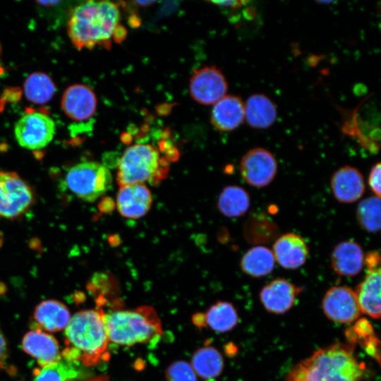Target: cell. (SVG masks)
Listing matches in <instances>:
<instances>
[{
    "label": "cell",
    "mask_w": 381,
    "mask_h": 381,
    "mask_svg": "<svg viewBox=\"0 0 381 381\" xmlns=\"http://www.w3.org/2000/svg\"><path fill=\"white\" fill-rule=\"evenodd\" d=\"M119 20L120 11L115 3L88 1L71 10L67 32L78 49H92L97 46L109 49L120 26Z\"/></svg>",
    "instance_id": "cell-1"
},
{
    "label": "cell",
    "mask_w": 381,
    "mask_h": 381,
    "mask_svg": "<svg viewBox=\"0 0 381 381\" xmlns=\"http://www.w3.org/2000/svg\"><path fill=\"white\" fill-rule=\"evenodd\" d=\"M353 347L337 342L318 349L294 367L286 381H360L365 368Z\"/></svg>",
    "instance_id": "cell-2"
},
{
    "label": "cell",
    "mask_w": 381,
    "mask_h": 381,
    "mask_svg": "<svg viewBox=\"0 0 381 381\" xmlns=\"http://www.w3.org/2000/svg\"><path fill=\"white\" fill-rule=\"evenodd\" d=\"M67 348L62 352L67 361H80L92 366L107 357L109 344L104 311L89 309L75 313L65 330Z\"/></svg>",
    "instance_id": "cell-3"
},
{
    "label": "cell",
    "mask_w": 381,
    "mask_h": 381,
    "mask_svg": "<svg viewBox=\"0 0 381 381\" xmlns=\"http://www.w3.org/2000/svg\"><path fill=\"white\" fill-rule=\"evenodd\" d=\"M104 323L109 343L120 346L157 341L162 333L157 313L146 306L104 313Z\"/></svg>",
    "instance_id": "cell-4"
},
{
    "label": "cell",
    "mask_w": 381,
    "mask_h": 381,
    "mask_svg": "<svg viewBox=\"0 0 381 381\" xmlns=\"http://www.w3.org/2000/svg\"><path fill=\"white\" fill-rule=\"evenodd\" d=\"M158 150L150 144H135L123 153L118 164L117 182L120 186L144 183L161 171Z\"/></svg>",
    "instance_id": "cell-5"
},
{
    "label": "cell",
    "mask_w": 381,
    "mask_h": 381,
    "mask_svg": "<svg viewBox=\"0 0 381 381\" xmlns=\"http://www.w3.org/2000/svg\"><path fill=\"white\" fill-rule=\"evenodd\" d=\"M68 188L80 199L93 202L112 186L109 169L97 162H85L71 167L66 175Z\"/></svg>",
    "instance_id": "cell-6"
},
{
    "label": "cell",
    "mask_w": 381,
    "mask_h": 381,
    "mask_svg": "<svg viewBox=\"0 0 381 381\" xmlns=\"http://www.w3.org/2000/svg\"><path fill=\"white\" fill-rule=\"evenodd\" d=\"M35 200L31 186L18 174L0 171V217L16 219L25 214Z\"/></svg>",
    "instance_id": "cell-7"
},
{
    "label": "cell",
    "mask_w": 381,
    "mask_h": 381,
    "mask_svg": "<svg viewBox=\"0 0 381 381\" xmlns=\"http://www.w3.org/2000/svg\"><path fill=\"white\" fill-rule=\"evenodd\" d=\"M56 133V125L47 114L31 111L20 117L14 126V134L20 146L28 150H40L48 145Z\"/></svg>",
    "instance_id": "cell-8"
},
{
    "label": "cell",
    "mask_w": 381,
    "mask_h": 381,
    "mask_svg": "<svg viewBox=\"0 0 381 381\" xmlns=\"http://www.w3.org/2000/svg\"><path fill=\"white\" fill-rule=\"evenodd\" d=\"M277 161L272 153L263 147L248 150L240 162V173L243 181L255 188L268 186L277 172Z\"/></svg>",
    "instance_id": "cell-9"
},
{
    "label": "cell",
    "mask_w": 381,
    "mask_h": 381,
    "mask_svg": "<svg viewBox=\"0 0 381 381\" xmlns=\"http://www.w3.org/2000/svg\"><path fill=\"white\" fill-rule=\"evenodd\" d=\"M228 84L222 72L215 66H205L194 71L189 82L191 97L204 105L215 104L226 95Z\"/></svg>",
    "instance_id": "cell-10"
},
{
    "label": "cell",
    "mask_w": 381,
    "mask_h": 381,
    "mask_svg": "<svg viewBox=\"0 0 381 381\" xmlns=\"http://www.w3.org/2000/svg\"><path fill=\"white\" fill-rule=\"evenodd\" d=\"M322 306L329 320L340 324L351 323L361 314L355 291L346 286L329 289L324 296Z\"/></svg>",
    "instance_id": "cell-11"
},
{
    "label": "cell",
    "mask_w": 381,
    "mask_h": 381,
    "mask_svg": "<svg viewBox=\"0 0 381 381\" xmlns=\"http://www.w3.org/2000/svg\"><path fill=\"white\" fill-rule=\"evenodd\" d=\"M97 105L94 91L84 84H74L64 92L61 106L65 114L70 119L83 121L93 116Z\"/></svg>",
    "instance_id": "cell-12"
},
{
    "label": "cell",
    "mask_w": 381,
    "mask_h": 381,
    "mask_svg": "<svg viewBox=\"0 0 381 381\" xmlns=\"http://www.w3.org/2000/svg\"><path fill=\"white\" fill-rule=\"evenodd\" d=\"M301 291V287L284 278H278L262 287L260 299L268 312L283 314L293 307Z\"/></svg>",
    "instance_id": "cell-13"
},
{
    "label": "cell",
    "mask_w": 381,
    "mask_h": 381,
    "mask_svg": "<svg viewBox=\"0 0 381 381\" xmlns=\"http://www.w3.org/2000/svg\"><path fill=\"white\" fill-rule=\"evenodd\" d=\"M152 196L144 183L120 186L116 195V207L119 213L128 219H138L149 211Z\"/></svg>",
    "instance_id": "cell-14"
},
{
    "label": "cell",
    "mask_w": 381,
    "mask_h": 381,
    "mask_svg": "<svg viewBox=\"0 0 381 381\" xmlns=\"http://www.w3.org/2000/svg\"><path fill=\"white\" fill-rule=\"evenodd\" d=\"M332 193L339 202L352 203L363 195L365 184L361 171L346 165L337 170L330 180Z\"/></svg>",
    "instance_id": "cell-15"
},
{
    "label": "cell",
    "mask_w": 381,
    "mask_h": 381,
    "mask_svg": "<svg viewBox=\"0 0 381 381\" xmlns=\"http://www.w3.org/2000/svg\"><path fill=\"white\" fill-rule=\"evenodd\" d=\"M23 350L44 368L61 361V354L56 339L40 329L26 333L22 340Z\"/></svg>",
    "instance_id": "cell-16"
},
{
    "label": "cell",
    "mask_w": 381,
    "mask_h": 381,
    "mask_svg": "<svg viewBox=\"0 0 381 381\" xmlns=\"http://www.w3.org/2000/svg\"><path fill=\"white\" fill-rule=\"evenodd\" d=\"M275 261L282 267L297 269L306 262L309 249L305 240L294 233L280 236L273 244L272 250Z\"/></svg>",
    "instance_id": "cell-17"
},
{
    "label": "cell",
    "mask_w": 381,
    "mask_h": 381,
    "mask_svg": "<svg viewBox=\"0 0 381 381\" xmlns=\"http://www.w3.org/2000/svg\"><path fill=\"white\" fill-rule=\"evenodd\" d=\"M366 274L355 289L361 313L374 318L380 317L381 268L380 266L366 267Z\"/></svg>",
    "instance_id": "cell-18"
},
{
    "label": "cell",
    "mask_w": 381,
    "mask_h": 381,
    "mask_svg": "<svg viewBox=\"0 0 381 381\" xmlns=\"http://www.w3.org/2000/svg\"><path fill=\"white\" fill-rule=\"evenodd\" d=\"M364 253L362 247L352 240L337 244L330 255L332 269L339 275L354 277L364 265Z\"/></svg>",
    "instance_id": "cell-19"
},
{
    "label": "cell",
    "mask_w": 381,
    "mask_h": 381,
    "mask_svg": "<svg viewBox=\"0 0 381 381\" xmlns=\"http://www.w3.org/2000/svg\"><path fill=\"white\" fill-rule=\"evenodd\" d=\"M211 123L221 131L237 128L245 119L244 102L236 95H225L214 104L211 112Z\"/></svg>",
    "instance_id": "cell-20"
},
{
    "label": "cell",
    "mask_w": 381,
    "mask_h": 381,
    "mask_svg": "<svg viewBox=\"0 0 381 381\" xmlns=\"http://www.w3.org/2000/svg\"><path fill=\"white\" fill-rule=\"evenodd\" d=\"M194 323L200 327H208L214 332L223 333L232 329L238 322L234 306L226 301H218L206 311L194 317Z\"/></svg>",
    "instance_id": "cell-21"
},
{
    "label": "cell",
    "mask_w": 381,
    "mask_h": 381,
    "mask_svg": "<svg viewBox=\"0 0 381 381\" xmlns=\"http://www.w3.org/2000/svg\"><path fill=\"white\" fill-rule=\"evenodd\" d=\"M245 119L249 126L255 129H267L277 118V106L264 94H253L244 103Z\"/></svg>",
    "instance_id": "cell-22"
},
{
    "label": "cell",
    "mask_w": 381,
    "mask_h": 381,
    "mask_svg": "<svg viewBox=\"0 0 381 381\" xmlns=\"http://www.w3.org/2000/svg\"><path fill=\"white\" fill-rule=\"evenodd\" d=\"M34 319L37 329L56 332L65 329L71 319L67 307L56 300H45L40 303L35 309Z\"/></svg>",
    "instance_id": "cell-23"
},
{
    "label": "cell",
    "mask_w": 381,
    "mask_h": 381,
    "mask_svg": "<svg viewBox=\"0 0 381 381\" xmlns=\"http://www.w3.org/2000/svg\"><path fill=\"white\" fill-rule=\"evenodd\" d=\"M274 266L275 259L272 250L263 246H256L248 250L240 262L241 270L253 277L270 274Z\"/></svg>",
    "instance_id": "cell-24"
},
{
    "label": "cell",
    "mask_w": 381,
    "mask_h": 381,
    "mask_svg": "<svg viewBox=\"0 0 381 381\" xmlns=\"http://www.w3.org/2000/svg\"><path fill=\"white\" fill-rule=\"evenodd\" d=\"M190 365L198 377L211 381L222 373L224 359L217 349L205 346L194 353Z\"/></svg>",
    "instance_id": "cell-25"
},
{
    "label": "cell",
    "mask_w": 381,
    "mask_h": 381,
    "mask_svg": "<svg viewBox=\"0 0 381 381\" xmlns=\"http://www.w3.org/2000/svg\"><path fill=\"white\" fill-rule=\"evenodd\" d=\"M250 198L248 193L238 186H227L223 188L217 200V208L227 217H238L249 209Z\"/></svg>",
    "instance_id": "cell-26"
},
{
    "label": "cell",
    "mask_w": 381,
    "mask_h": 381,
    "mask_svg": "<svg viewBox=\"0 0 381 381\" xmlns=\"http://www.w3.org/2000/svg\"><path fill=\"white\" fill-rule=\"evenodd\" d=\"M23 90L29 101L35 104H42L53 97L56 92V86L47 74L36 72L30 74L25 79Z\"/></svg>",
    "instance_id": "cell-27"
},
{
    "label": "cell",
    "mask_w": 381,
    "mask_h": 381,
    "mask_svg": "<svg viewBox=\"0 0 381 381\" xmlns=\"http://www.w3.org/2000/svg\"><path fill=\"white\" fill-rule=\"evenodd\" d=\"M278 228L265 214H252L244 225L245 238L253 243H265L275 238Z\"/></svg>",
    "instance_id": "cell-28"
},
{
    "label": "cell",
    "mask_w": 381,
    "mask_h": 381,
    "mask_svg": "<svg viewBox=\"0 0 381 381\" xmlns=\"http://www.w3.org/2000/svg\"><path fill=\"white\" fill-rule=\"evenodd\" d=\"M380 198L368 197L363 200L356 209V219L359 226L369 233H377L380 229Z\"/></svg>",
    "instance_id": "cell-29"
},
{
    "label": "cell",
    "mask_w": 381,
    "mask_h": 381,
    "mask_svg": "<svg viewBox=\"0 0 381 381\" xmlns=\"http://www.w3.org/2000/svg\"><path fill=\"white\" fill-rule=\"evenodd\" d=\"M77 375L78 371L71 362L61 361L42 368L36 375L34 381H71Z\"/></svg>",
    "instance_id": "cell-30"
},
{
    "label": "cell",
    "mask_w": 381,
    "mask_h": 381,
    "mask_svg": "<svg viewBox=\"0 0 381 381\" xmlns=\"http://www.w3.org/2000/svg\"><path fill=\"white\" fill-rule=\"evenodd\" d=\"M167 381H198V376L186 361L174 362L167 370Z\"/></svg>",
    "instance_id": "cell-31"
},
{
    "label": "cell",
    "mask_w": 381,
    "mask_h": 381,
    "mask_svg": "<svg viewBox=\"0 0 381 381\" xmlns=\"http://www.w3.org/2000/svg\"><path fill=\"white\" fill-rule=\"evenodd\" d=\"M359 344L365 353L375 359L378 363L380 361V340L373 334L365 339L360 341Z\"/></svg>",
    "instance_id": "cell-32"
},
{
    "label": "cell",
    "mask_w": 381,
    "mask_h": 381,
    "mask_svg": "<svg viewBox=\"0 0 381 381\" xmlns=\"http://www.w3.org/2000/svg\"><path fill=\"white\" fill-rule=\"evenodd\" d=\"M380 163L373 166L368 176V184L375 196L380 198Z\"/></svg>",
    "instance_id": "cell-33"
},
{
    "label": "cell",
    "mask_w": 381,
    "mask_h": 381,
    "mask_svg": "<svg viewBox=\"0 0 381 381\" xmlns=\"http://www.w3.org/2000/svg\"><path fill=\"white\" fill-rule=\"evenodd\" d=\"M248 1H212L211 3L214 4L217 6H222V7H228V8H240L246 4H248Z\"/></svg>",
    "instance_id": "cell-34"
},
{
    "label": "cell",
    "mask_w": 381,
    "mask_h": 381,
    "mask_svg": "<svg viewBox=\"0 0 381 381\" xmlns=\"http://www.w3.org/2000/svg\"><path fill=\"white\" fill-rule=\"evenodd\" d=\"M7 356L6 341L0 328V370L4 367Z\"/></svg>",
    "instance_id": "cell-35"
}]
</instances>
